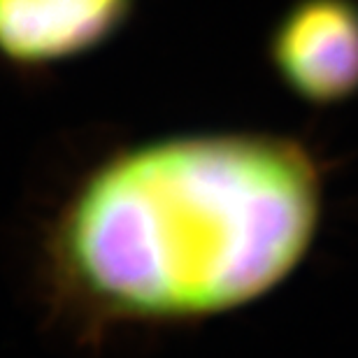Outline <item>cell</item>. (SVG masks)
<instances>
[{"label":"cell","instance_id":"obj_1","mask_svg":"<svg viewBox=\"0 0 358 358\" xmlns=\"http://www.w3.org/2000/svg\"><path fill=\"white\" fill-rule=\"evenodd\" d=\"M321 175L303 147L254 133L126 149L77 186L52 228L56 282L93 317L175 324L275 291L310 252Z\"/></svg>","mask_w":358,"mask_h":358},{"label":"cell","instance_id":"obj_2","mask_svg":"<svg viewBox=\"0 0 358 358\" xmlns=\"http://www.w3.org/2000/svg\"><path fill=\"white\" fill-rule=\"evenodd\" d=\"M270 56L279 77L314 105L358 93V3L300 0L272 33Z\"/></svg>","mask_w":358,"mask_h":358},{"label":"cell","instance_id":"obj_3","mask_svg":"<svg viewBox=\"0 0 358 358\" xmlns=\"http://www.w3.org/2000/svg\"><path fill=\"white\" fill-rule=\"evenodd\" d=\"M133 0H0V54L21 66L77 56L117 33Z\"/></svg>","mask_w":358,"mask_h":358}]
</instances>
